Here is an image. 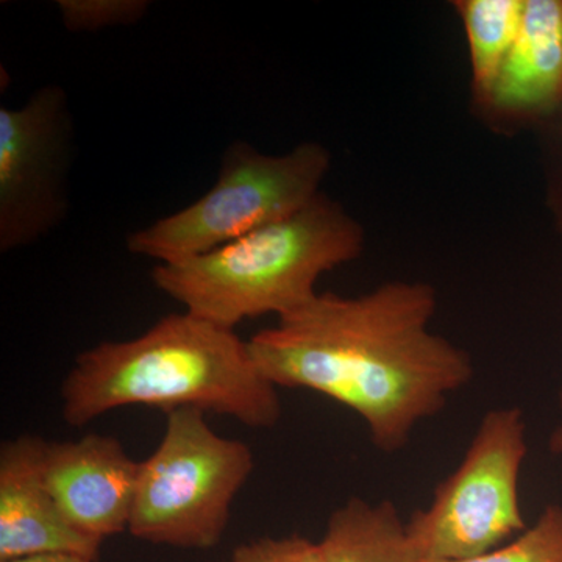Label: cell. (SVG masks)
Listing matches in <instances>:
<instances>
[{"mask_svg":"<svg viewBox=\"0 0 562 562\" xmlns=\"http://www.w3.org/2000/svg\"><path fill=\"white\" fill-rule=\"evenodd\" d=\"M436 310L425 281H387L358 297L317 292L249 347L269 382L341 403L376 449L395 453L475 372L468 351L431 331Z\"/></svg>","mask_w":562,"mask_h":562,"instance_id":"cell-1","label":"cell"},{"mask_svg":"<svg viewBox=\"0 0 562 562\" xmlns=\"http://www.w3.org/2000/svg\"><path fill=\"white\" fill-rule=\"evenodd\" d=\"M125 406L199 409L250 428H271L281 417L279 387L262 375L249 341L188 312L81 351L63 380V419L72 427Z\"/></svg>","mask_w":562,"mask_h":562,"instance_id":"cell-2","label":"cell"},{"mask_svg":"<svg viewBox=\"0 0 562 562\" xmlns=\"http://www.w3.org/2000/svg\"><path fill=\"white\" fill-rule=\"evenodd\" d=\"M366 232L324 192L276 224L176 265H157L151 281L184 312L221 327L283 317L317 294L324 273L358 260Z\"/></svg>","mask_w":562,"mask_h":562,"instance_id":"cell-3","label":"cell"},{"mask_svg":"<svg viewBox=\"0 0 562 562\" xmlns=\"http://www.w3.org/2000/svg\"><path fill=\"white\" fill-rule=\"evenodd\" d=\"M330 169V150L314 140L280 155L262 154L246 140H236L222 155L211 190L132 232L127 249L158 265L209 254L305 209L322 194Z\"/></svg>","mask_w":562,"mask_h":562,"instance_id":"cell-4","label":"cell"},{"mask_svg":"<svg viewBox=\"0 0 562 562\" xmlns=\"http://www.w3.org/2000/svg\"><path fill=\"white\" fill-rule=\"evenodd\" d=\"M254 468L250 447L217 435L206 413L166 414L160 443L139 461L128 532L154 546L214 549Z\"/></svg>","mask_w":562,"mask_h":562,"instance_id":"cell-5","label":"cell"},{"mask_svg":"<svg viewBox=\"0 0 562 562\" xmlns=\"http://www.w3.org/2000/svg\"><path fill=\"white\" fill-rule=\"evenodd\" d=\"M527 452L522 409L484 414L457 471L406 522L425 562L473 560L527 530L519 498Z\"/></svg>","mask_w":562,"mask_h":562,"instance_id":"cell-6","label":"cell"},{"mask_svg":"<svg viewBox=\"0 0 562 562\" xmlns=\"http://www.w3.org/2000/svg\"><path fill=\"white\" fill-rule=\"evenodd\" d=\"M72 138L68 94L57 85L0 109L2 254L33 246L65 220Z\"/></svg>","mask_w":562,"mask_h":562,"instance_id":"cell-7","label":"cell"},{"mask_svg":"<svg viewBox=\"0 0 562 562\" xmlns=\"http://www.w3.org/2000/svg\"><path fill=\"white\" fill-rule=\"evenodd\" d=\"M138 472L139 461L114 436L44 442L43 475L63 517L102 542L128 531Z\"/></svg>","mask_w":562,"mask_h":562,"instance_id":"cell-8","label":"cell"},{"mask_svg":"<svg viewBox=\"0 0 562 562\" xmlns=\"http://www.w3.org/2000/svg\"><path fill=\"white\" fill-rule=\"evenodd\" d=\"M44 439L22 435L0 449V562L77 554L98 562L102 541L63 517L43 475Z\"/></svg>","mask_w":562,"mask_h":562,"instance_id":"cell-9","label":"cell"},{"mask_svg":"<svg viewBox=\"0 0 562 562\" xmlns=\"http://www.w3.org/2000/svg\"><path fill=\"white\" fill-rule=\"evenodd\" d=\"M561 105L562 0H527L508 60L476 110L495 132H535Z\"/></svg>","mask_w":562,"mask_h":562,"instance_id":"cell-10","label":"cell"},{"mask_svg":"<svg viewBox=\"0 0 562 562\" xmlns=\"http://www.w3.org/2000/svg\"><path fill=\"white\" fill-rule=\"evenodd\" d=\"M321 546L327 562H425L390 501L349 498L331 513Z\"/></svg>","mask_w":562,"mask_h":562,"instance_id":"cell-11","label":"cell"},{"mask_svg":"<svg viewBox=\"0 0 562 562\" xmlns=\"http://www.w3.org/2000/svg\"><path fill=\"white\" fill-rule=\"evenodd\" d=\"M527 0H457L471 63L472 105H482L508 60L520 27Z\"/></svg>","mask_w":562,"mask_h":562,"instance_id":"cell-12","label":"cell"},{"mask_svg":"<svg viewBox=\"0 0 562 562\" xmlns=\"http://www.w3.org/2000/svg\"><path fill=\"white\" fill-rule=\"evenodd\" d=\"M457 562H562V506H546L536 524L513 542L473 560Z\"/></svg>","mask_w":562,"mask_h":562,"instance_id":"cell-13","label":"cell"},{"mask_svg":"<svg viewBox=\"0 0 562 562\" xmlns=\"http://www.w3.org/2000/svg\"><path fill=\"white\" fill-rule=\"evenodd\" d=\"M57 10L66 31L94 33L131 27L144 21L149 0H58Z\"/></svg>","mask_w":562,"mask_h":562,"instance_id":"cell-14","label":"cell"},{"mask_svg":"<svg viewBox=\"0 0 562 562\" xmlns=\"http://www.w3.org/2000/svg\"><path fill=\"white\" fill-rule=\"evenodd\" d=\"M543 177L546 206L562 236V105L535 128Z\"/></svg>","mask_w":562,"mask_h":562,"instance_id":"cell-15","label":"cell"},{"mask_svg":"<svg viewBox=\"0 0 562 562\" xmlns=\"http://www.w3.org/2000/svg\"><path fill=\"white\" fill-rule=\"evenodd\" d=\"M228 562H327V558L321 542L292 535L241 543Z\"/></svg>","mask_w":562,"mask_h":562,"instance_id":"cell-16","label":"cell"},{"mask_svg":"<svg viewBox=\"0 0 562 562\" xmlns=\"http://www.w3.org/2000/svg\"><path fill=\"white\" fill-rule=\"evenodd\" d=\"M3 562H94L88 558L77 557V554H41V557L21 558V560H11Z\"/></svg>","mask_w":562,"mask_h":562,"instance_id":"cell-17","label":"cell"},{"mask_svg":"<svg viewBox=\"0 0 562 562\" xmlns=\"http://www.w3.org/2000/svg\"><path fill=\"white\" fill-rule=\"evenodd\" d=\"M560 408L562 414V390L560 392ZM549 450L553 454H562V416L560 424H558V427L554 428L552 435H550Z\"/></svg>","mask_w":562,"mask_h":562,"instance_id":"cell-18","label":"cell"}]
</instances>
